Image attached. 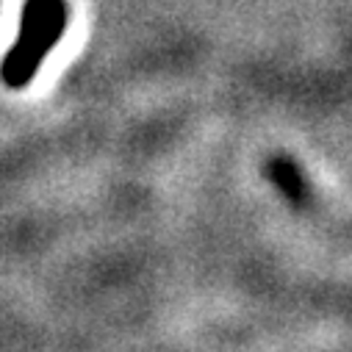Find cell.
I'll return each instance as SVG.
<instances>
[{
  "label": "cell",
  "instance_id": "obj_1",
  "mask_svg": "<svg viewBox=\"0 0 352 352\" xmlns=\"http://www.w3.org/2000/svg\"><path fill=\"white\" fill-rule=\"evenodd\" d=\"M67 28L64 0H28L20 20V34L0 64V80L9 89H25L45 64L47 53L58 45Z\"/></svg>",
  "mask_w": 352,
  "mask_h": 352
},
{
  "label": "cell",
  "instance_id": "obj_2",
  "mask_svg": "<svg viewBox=\"0 0 352 352\" xmlns=\"http://www.w3.org/2000/svg\"><path fill=\"white\" fill-rule=\"evenodd\" d=\"M270 181L280 189V195L292 203H305L308 197V181L302 178V172L289 161V158H275L270 164Z\"/></svg>",
  "mask_w": 352,
  "mask_h": 352
}]
</instances>
